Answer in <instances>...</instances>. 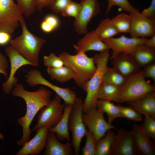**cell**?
I'll return each instance as SVG.
<instances>
[{"label": "cell", "mask_w": 155, "mask_h": 155, "mask_svg": "<svg viewBox=\"0 0 155 155\" xmlns=\"http://www.w3.org/2000/svg\"><path fill=\"white\" fill-rule=\"evenodd\" d=\"M13 96L23 98L25 101L26 110L25 115L17 120V123L22 128V136L21 139L17 141L18 146H22L30 139L32 131L30 125L35 116L43 107L47 106L51 101L52 93L49 89L45 86L40 87L35 91L26 90L23 85L17 83L14 85L11 92Z\"/></svg>", "instance_id": "cell-1"}, {"label": "cell", "mask_w": 155, "mask_h": 155, "mask_svg": "<svg viewBox=\"0 0 155 155\" xmlns=\"http://www.w3.org/2000/svg\"><path fill=\"white\" fill-rule=\"evenodd\" d=\"M22 32L21 34L10 42V45L34 67L38 66L39 54L46 40L31 32L28 29L23 18L20 21Z\"/></svg>", "instance_id": "cell-2"}, {"label": "cell", "mask_w": 155, "mask_h": 155, "mask_svg": "<svg viewBox=\"0 0 155 155\" xmlns=\"http://www.w3.org/2000/svg\"><path fill=\"white\" fill-rule=\"evenodd\" d=\"M109 50L108 49L99 54H96L93 57L96 66V71L82 88L86 93L83 105V113L91 108H97L99 90L110 57Z\"/></svg>", "instance_id": "cell-3"}, {"label": "cell", "mask_w": 155, "mask_h": 155, "mask_svg": "<svg viewBox=\"0 0 155 155\" xmlns=\"http://www.w3.org/2000/svg\"><path fill=\"white\" fill-rule=\"evenodd\" d=\"M59 56L63 61L64 65L69 68L73 72V79L76 84L82 88L96 71V66L93 57H89L82 52L71 55L66 51L61 52Z\"/></svg>", "instance_id": "cell-4"}, {"label": "cell", "mask_w": 155, "mask_h": 155, "mask_svg": "<svg viewBox=\"0 0 155 155\" xmlns=\"http://www.w3.org/2000/svg\"><path fill=\"white\" fill-rule=\"evenodd\" d=\"M155 91V86L146 80L140 71L127 78L121 88L117 102L135 101Z\"/></svg>", "instance_id": "cell-5"}, {"label": "cell", "mask_w": 155, "mask_h": 155, "mask_svg": "<svg viewBox=\"0 0 155 155\" xmlns=\"http://www.w3.org/2000/svg\"><path fill=\"white\" fill-rule=\"evenodd\" d=\"M83 102L81 98H77L73 104L68 120V129L72 135L71 143L76 155L79 154L81 141L88 129L82 119Z\"/></svg>", "instance_id": "cell-6"}, {"label": "cell", "mask_w": 155, "mask_h": 155, "mask_svg": "<svg viewBox=\"0 0 155 155\" xmlns=\"http://www.w3.org/2000/svg\"><path fill=\"white\" fill-rule=\"evenodd\" d=\"M61 99L56 94L54 98L50 103L40 109L37 123L32 129V131L42 127L49 130L58 124L63 116L65 105V103H61Z\"/></svg>", "instance_id": "cell-7"}, {"label": "cell", "mask_w": 155, "mask_h": 155, "mask_svg": "<svg viewBox=\"0 0 155 155\" xmlns=\"http://www.w3.org/2000/svg\"><path fill=\"white\" fill-rule=\"evenodd\" d=\"M23 14L14 0H0V31L13 33L19 27Z\"/></svg>", "instance_id": "cell-8"}, {"label": "cell", "mask_w": 155, "mask_h": 155, "mask_svg": "<svg viewBox=\"0 0 155 155\" xmlns=\"http://www.w3.org/2000/svg\"><path fill=\"white\" fill-rule=\"evenodd\" d=\"M25 82L30 87L41 85L49 87L54 91L64 102L65 104H73L77 97L76 93L68 88H62L53 84L42 75L36 69H30L26 75Z\"/></svg>", "instance_id": "cell-9"}, {"label": "cell", "mask_w": 155, "mask_h": 155, "mask_svg": "<svg viewBox=\"0 0 155 155\" xmlns=\"http://www.w3.org/2000/svg\"><path fill=\"white\" fill-rule=\"evenodd\" d=\"M104 113L97 108H92L82 115L83 122L88 130L92 133L96 144L104 137L110 129H115V126L107 121L104 117Z\"/></svg>", "instance_id": "cell-10"}, {"label": "cell", "mask_w": 155, "mask_h": 155, "mask_svg": "<svg viewBox=\"0 0 155 155\" xmlns=\"http://www.w3.org/2000/svg\"><path fill=\"white\" fill-rule=\"evenodd\" d=\"M80 3L81 8L73 22V27L77 34H83L88 32V23L100 12V9L98 0H82Z\"/></svg>", "instance_id": "cell-11"}, {"label": "cell", "mask_w": 155, "mask_h": 155, "mask_svg": "<svg viewBox=\"0 0 155 155\" xmlns=\"http://www.w3.org/2000/svg\"><path fill=\"white\" fill-rule=\"evenodd\" d=\"M5 51L6 55L9 59L10 69L8 78L2 84L1 86L3 92L6 94L8 95L11 92L14 85L18 83V78L15 76L18 70L24 65H29L34 66V65L17 52L10 45L7 46Z\"/></svg>", "instance_id": "cell-12"}, {"label": "cell", "mask_w": 155, "mask_h": 155, "mask_svg": "<svg viewBox=\"0 0 155 155\" xmlns=\"http://www.w3.org/2000/svg\"><path fill=\"white\" fill-rule=\"evenodd\" d=\"M147 38H128L122 35L116 38L113 37L102 41L112 50L111 59L112 60L119 54L123 53L131 55L139 45L144 44Z\"/></svg>", "instance_id": "cell-13"}, {"label": "cell", "mask_w": 155, "mask_h": 155, "mask_svg": "<svg viewBox=\"0 0 155 155\" xmlns=\"http://www.w3.org/2000/svg\"><path fill=\"white\" fill-rule=\"evenodd\" d=\"M131 19V37L145 38L155 34V19L148 18L140 12L130 13Z\"/></svg>", "instance_id": "cell-14"}, {"label": "cell", "mask_w": 155, "mask_h": 155, "mask_svg": "<svg viewBox=\"0 0 155 155\" xmlns=\"http://www.w3.org/2000/svg\"><path fill=\"white\" fill-rule=\"evenodd\" d=\"M137 155L132 132L120 128L116 135L112 145L111 155Z\"/></svg>", "instance_id": "cell-15"}, {"label": "cell", "mask_w": 155, "mask_h": 155, "mask_svg": "<svg viewBox=\"0 0 155 155\" xmlns=\"http://www.w3.org/2000/svg\"><path fill=\"white\" fill-rule=\"evenodd\" d=\"M36 131L34 136L25 143L16 154V155H37L45 148L49 130L44 127H39Z\"/></svg>", "instance_id": "cell-16"}, {"label": "cell", "mask_w": 155, "mask_h": 155, "mask_svg": "<svg viewBox=\"0 0 155 155\" xmlns=\"http://www.w3.org/2000/svg\"><path fill=\"white\" fill-rule=\"evenodd\" d=\"M131 131L138 155L155 154V147L150 137L142 129L140 125L133 123Z\"/></svg>", "instance_id": "cell-17"}, {"label": "cell", "mask_w": 155, "mask_h": 155, "mask_svg": "<svg viewBox=\"0 0 155 155\" xmlns=\"http://www.w3.org/2000/svg\"><path fill=\"white\" fill-rule=\"evenodd\" d=\"M73 47L76 52H82L85 53L89 51L102 52L110 49L105 43L92 30L85 34V36L78 41Z\"/></svg>", "instance_id": "cell-18"}, {"label": "cell", "mask_w": 155, "mask_h": 155, "mask_svg": "<svg viewBox=\"0 0 155 155\" xmlns=\"http://www.w3.org/2000/svg\"><path fill=\"white\" fill-rule=\"evenodd\" d=\"M71 143H61L55 133L49 130L46 140L45 150L43 155H72L74 154Z\"/></svg>", "instance_id": "cell-19"}, {"label": "cell", "mask_w": 155, "mask_h": 155, "mask_svg": "<svg viewBox=\"0 0 155 155\" xmlns=\"http://www.w3.org/2000/svg\"><path fill=\"white\" fill-rule=\"evenodd\" d=\"M114 67L125 77L128 78L140 70V67L130 55L120 53L112 59Z\"/></svg>", "instance_id": "cell-20"}, {"label": "cell", "mask_w": 155, "mask_h": 155, "mask_svg": "<svg viewBox=\"0 0 155 155\" xmlns=\"http://www.w3.org/2000/svg\"><path fill=\"white\" fill-rule=\"evenodd\" d=\"M128 104L141 114L155 118V92H150L135 101L127 102Z\"/></svg>", "instance_id": "cell-21"}, {"label": "cell", "mask_w": 155, "mask_h": 155, "mask_svg": "<svg viewBox=\"0 0 155 155\" xmlns=\"http://www.w3.org/2000/svg\"><path fill=\"white\" fill-rule=\"evenodd\" d=\"M73 104H65L63 116L58 124L49 129L54 132L59 140L63 141L65 139L70 142L71 139L68 129V120Z\"/></svg>", "instance_id": "cell-22"}, {"label": "cell", "mask_w": 155, "mask_h": 155, "mask_svg": "<svg viewBox=\"0 0 155 155\" xmlns=\"http://www.w3.org/2000/svg\"><path fill=\"white\" fill-rule=\"evenodd\" d=\"M140 67L155 62V48H152L144 44L138 46L131 55Z\"/></svg>", "instance_id": "cell-23"}, {"label": "cell", "mask_w": 155, "mask_h": 155, "mask_svg": "<svg viewBox=\"0 0 155 155\" xmlns=\"http://www.w3.org/2000/svg\"><path fill=\"white\" fill-rule=\"evenodd\" d=\"M116 135L112 129L107 131L105 136L96 144V155H111V148Z\"/></svg>", "instance_id": "cell-24"}, {"label": "cell", "mask_w": 155, "mask_h": 155, "mask_svg": "<svg viewBox=\"0 0 155 155\" xmlns=\"http://www.w3.org/2000/svg\"><path fill=\"white\" fill-rule=\"evenodd\" d=\"M121 88L115 85L102 82L99 90L98 99L117 102Z\"/></svg>", "instance_id": "cell-25"}, {"label": "cell", "mask_w": 155, "mask_h": 155, "mask_svg": "<svg viewBox=\"0 0 155 155\" xmlns=\"http://www.w3.org/2000/svg\"><path fill=\"white\" fill-rule=\"evenodd\" d=\"M94 31L102 40L113 37L119 33L111 19L109 18L102 20Z\"/></svg>", "instance_id": "cell-26"}, {"label": "cell", "mask_w": 155, "mask_h": 155, "mask_svg": "<svg viewBox=\"0 0 155 155\" xmlns=\"http://www.w3.org/2000/svg\"><path fill=\"white\" fill-rule=\"evenodd\" d=\"M108 100L98 99L97 103V109L106 113L108 117V122L110 124L116 118H122L117 105Z\"/></svg>", "instance_id": "cell-27"}, {"label": "cell", "mask_w": 155, "mask_h": 155, "mask_svg": "<svg viewBox=\"0 0 155 155\" xmlns=\"http://www.w3.org/2000/svg\"><path fill=\"white\" fill-rule=\"evenodd\" d=\"M47 72L51 80L61 83L67 82L74 77L71 70L65 65L57 68H47Z\"/></svg>", "instance_id": "cell-28"}, {"label": "cell", "mask_w": 155, "mask_h": 155, "mask_svg": "<svg viewBox=\"0 0 155 155\" xmlns=\"http://www.w3.org/2000/svg\"><path fill=\"white\" fill-rule=\"evenodd\" d=\"M127 78L113 67H107L104 74L102 82L110 83L120 88L125 82Z\"/></svg>", "instance_id": "cell-29"}, {"label": "cell", "mask_w": 155, "mask_h": 155, "mask_svg": "<svg viewBox=\"0 0 155 155\" xmlns=\"http://www.w3.org/2000/svg\"><path fill=\"white\" fill-rule=\"evenodd\" d=\"M111 20L119 32H130L131 23L130 14L122 13L113 18Z\"/></svg>", "instance_id": "cell-30"}, {"label": "cell", "mask_w": 155, "mask_h": 155, "mask_svg": "<svg viewBox=\"0 0 155 155\" xmlns=\"http://www.w3.org/2000/svg\"><path fill=\"white\" fill-rule=\"evenodd\" d=\"M108 4L106 11V15L108 14L112 7L117 6L124 11L129 13H134L140 12L131 4L129 0H108Z\"/></svg>", "instance_id": "cell-31"}, {"label": "cell", "mask_w": 155, "mask_h": 155, "mask_svg": "<svg viewBox=\"0 0 155 155\" xmlns=\"http://www.w3.org/2000/svg\"><path fill=\"white\" fill-rule=\"evenodd\" d=\"M117 105L122 118L135 121H140L142 120V115L132 107L130 106L126 107L120 105Z\"/></svg>", "instance_id": "cell-32"}, {"label": "cell", "mask_w": 155, "mask_h": 155, "mask_svg": "<svg viewBox=\"0 0 155 155\" xmlns=\"http://www.w3.org/2000/svg\"><path fill=\"white\" fill-rule=\"evenodd\" d=\"M85 136L86 142L82 149V154L96 155V144L92 133L88 129Z\"/></svg>", "instance_id": "cell-33"}, {"label": "cell", "mask_w": 155, "mask_h": 155, "mask_svg": "<svg viewBox=\"0 0 155 155\" xmlns=\"http://www.w3.org/2000/svg\"><path fill=\"white\" fill-rule=\"evenodd\" d=\"M144 120L140 126L153 141H155V118L145 115Z\"/></svg>", "instance_id": "cell-34"}, {"label": "cell", "mask_w": 155, "mask_h": 155, "mask_svg": "<svg viewBox=\"0 0 155 155\" xmlns=\"http://www.w3.org/2000/svg\"><path fill=\"white\" fill-rule=\"evenodd\" d=\"M23 14L27 17L32 15L36 9V0H16Z\"/></svg>", "instance_id": "cell-35"}, {"label": "cell", "mask_w": 155, "mask_h": 155, "mask_svg": "<svg viewBox=\"0 0 155 155\" xmlns=\"http://www.w3.org/2000/svg\"><path fill=\"white\" fill-rule=\"evenodd\" d=\"M43 63L47 68H57L64 66V63L59 56L56 55L53 53L43 57Z\"/></svg>", "instance_id": "cell-36"}, {"label": "cell", "mask_w": 155, "mask_h": 155, "mask_svg": "<svg viewBox=\"0 0 155 155\" xmlns=\"http://www.w3.org/2000/svg\"><path fill=\"white\" fill-rule=\"evenodd\" d=\"M80 3L72 1L62 11L61 14L65 17H73L75 19L78 17L81 8Z\"/></svg>", "instance_id": "cell-37"}, {"label": "cell", "mask_w": 155, "mask_h": 155, "mask_svg": "<svg viewBox=\"0 0 155 155\" xmlns=\"http://www.w3.org/2000/svg\"><path fill=\"white\" fill-rule=\"evenodd\" d=\"M72 0H55L49 7L56 14H61Z\"/></svg>", "instance_id": "cell-38"}, {"label": "cell", "mask_w": 155, "mask_h": 155, "mask_svg": "<svg viewBox=\"0 0 155 155\" xmlns=\"http://www.w3.org/2000/svg\"><path fill=\"white\" fill-rule=\"evenodd\" d=\"M142 71L144 76L145 78H149L154 81H155V62L148 64L144 67Z\"/></svg>", "instance_id": "cell-39"}, {"label": "cell", "mask_w": 155, "mask_h": 155, "mask_svg": "<svg viewBox=\"0 0 155 155\" xmlns=\"http://www.w3.org/2000/svg\"><path fill=\"white\" fill-rule=\"evenodd\" d=\"M54 30L59 26L60 21L57 16L53 14L46 16L44 20Z\"/></svg>", "instance_id": "cell-40"}, {"label": "cell", "mask_w": 155, "mask_h": 155, "mask_svg": "<svg viewBox=\"0 0 155 155\" xmlns=\"http://www.w3.org/2000/svg\"><path fill=\"white\" fill-rule=\"evenodd\" d=\"M8 67L9 64L6 58L0 51V73L3 75L6 80L8 77L7 71Z\"/></svg>", "instance_id": "cell-41"}, {"label": "cell", "mask_w": 155, "mask_h": 155, "mask_svg": "<svg viewBox=\"0 0 155 155\" xmlns=\"http://www.w3.org/2000/svg\"><path fill=\"white\" fill-rule=\"evenodd\" d=\"M141 13L148 18L155 19V0H152L149 7L144 9Z\"/></svg>", "instance_id": "cell-42"}, {"label": "cell", "mask_w": 155, "mask_h": 155, "mask_svg": "<svg viewBox=\"0 0 155 155\" xmlns=\"http://www.w3.org/2000/svg\"><path fill=\"white\" fill-rule=\"evenodd\" d=\"M55 0H36V9L41 12L42 9L46 7H49Z\"/></svg>", "instance_id": "cell-43"}, {"label": "cell", "mask_w": 155, "mask_h": 155, "mask_svg": "<svg viewBox=\"0 0 155 155\" xmlns=\"http://www.w3.org/2000/svg\"><path fill=\"white\" fill-rule=\"evenodd\" d=\"M11 40V34L4 31H0V46L7 44Z\"/></svg>", "instance_id": "cell-44"}, {"label": "cell", "mask_w": 155, "mask_h": 155, "mask_svg": "<svg viewBox=\"0 0 155 155\" xmlns=\"http://www.w3.org/2000/svg\"><path fill=\"white\" fill-rule=\"evenodd\" d=\"M144 44L149 47L155 48V34L151 37L150 38H147Z\"/></svg>", "instance_id": "cell-45"}, {"label": "cell", "mask_w": 155, "mask_h": 155, "mask_svg": "<svg viewBox=\"0 0 155 155\" xmlns=\"http://www.w3.org/2000/svg\"><path fill=\"white\" fill-rule=\"evenodd\" d=\"M5 138V137L4 135L0 132V139L2 140H4ZM0 147L1 146H0Z\"/></svg>", "instance_id": "cell-46"}]
</instances>
